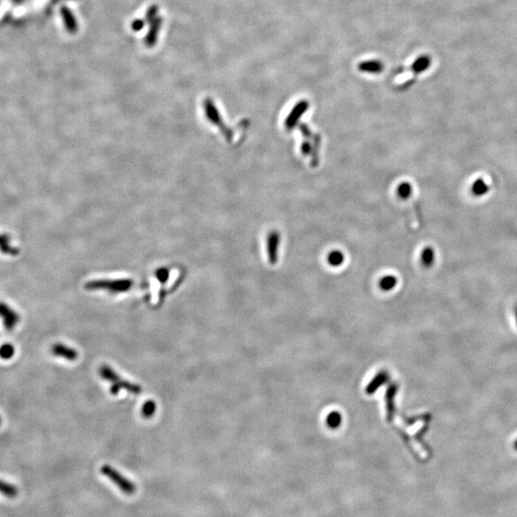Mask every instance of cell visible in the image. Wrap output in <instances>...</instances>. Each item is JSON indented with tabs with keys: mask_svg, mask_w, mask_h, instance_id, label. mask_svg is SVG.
Listing matches in <instances>:
<instances>
[{
	"mask_svg": "<svg viewBox=\"0 0 517 517\" xmlns=\"http://www.w3.org/2000/svg\"><path fill=\"white\" fill-rule=\"evenodd\" d=\"M99 373H100L102 378L110 382V384H111L110 394H112L114 396L120 393L121 389H125L127 392H129L132 395H139L143 391V389L140 385L132 383L129 380L123 379L112 368H110L107 365H102L99 369Z\"/></svg>",
	"mask_w": 517,
	"mask_h": 517,
	"instance_id": "1",
	"label": "cell"
},
{
	"mask_svg": "<svg viewBox=\"0 0 517 517\" xmlns=\"http://www.w3.org/2000/svg\"><path fill=\"white\" fill-rule=\"evenodd\" d=\"M134 282L131 279H97L86 283L87 290H107L110 293H124L133 287Z\"/></svg>",
	"mask_w": 517,
	"mask_h": 517,
	"instance_id": "2",
	"label": "cell"
},
{
	"mask_svg": "<svg viewBox=\"0 0 517 517\" xmlns=\"http://www.w3.org/2000/svg\"><path fill=\"white\" fill-rule=\"evenodd\" d=\"M202 108L204 111L205 119L207 120L209 125H212L220 131V133L226 137L227 141L232 140V131L230 130L227 126L223 124L222 116L220 114L219 109L215 105V102L211 98H206L202 103Z\"/></svg>",
	"mask_w": 517,
	"mask_h": 517,
	"instance_id": "3",
	"label": "cell"
},
{
	"mask_svg": "<svg viewBox=\"0 0 517 517\" xmlns=\"http://www.w3.org/2000/svg\"><path fill=\"white\" fill-rule=\"evenodd\" d=\"M101 472L105 477H107L110 481H112L124 493H126L128 495H131L135 492V490H136L135 485L131 481H129V479L125 478L120 472L115 470L112 466H110L108 465H104L101 467Z\"/></svg>",
	"mask_w": 517,
	"mask_h": 517,
	"instance_id": "4",
	"label": "cell"
},
{
	"mask_svg": "<svg viewBox=\"0 0 517 517\" xmlns=\"http://www.w3.org/2000/svg\"><path fill=\"white\" fill-rule=\"evenodd\" d=\"M0 318L3 326L8 331H11L19 323L20 315L12 309L8 304L0 302Z\"/></svg>",
	"mask_w": 517,
	"mask_h": 517,
	"instance_id": "5",
	"label": "cell"
},
{
	"mask_svg": "<svg viewBox=\"0 0 517 517\" xmlns=\"http://www.w3.org/2000/svg\"><path fill=\"white\" fill-rule=\"evenodd\" d=\"M308 108H309V103L307 101L299 102L293 107V109L290 111V113L286 119L285 125L287 129H292L298 123V121L300 120L302 116L305 114V112L308 110Z\"/></svg>",
	"mask_w": 517,
	"mask_h": 517,
	"instance_id": "6",
	"label": "cell"
},
{
	"mask_svg": "<svg viewBox=\"0 0 517 517\" xmlns=\"http://www.w3.org/2000/svg\"><path fill=\"white\" fill-rule=\"evenodd\" d=\"M51 353L55 357L66 359L68 361H75L79 358L78 352L71 347H68L62 343H56L51 348Z\"/></svg>",
	"mask_w": 517,
	"mask_h": 517,
	"instance_id": "7",
	"label": "cell"
},
{
	"mask_svg": "<svg viewBox=\"0 0 517 517\" xmlns=\"http://www.w3.org/2000/svg\"><path fill=\"white\" fill-rule=\"evenodd\" d=\"M281 243V236L277 231H272L267 236V253L270 263H276L278 259V249Z\"/></svg>",
	"mask_w": 517,
	"mask_h": 517,
	"instance_id": "8",
	"label": "cell"
},
{
	"mask_svg": "<svg viewBox=\"0 0 517 517\" xmlns=\"http://www.w3.org/2000/svg\"><path fill=\"white\" fill-rule=\"evenodd\" d=\"M162 23H163V19L160 16H158L155 21H153L150 24L149 32H148V34L145 37V44L148 47L152 48L157 43L158 36H159V33H160V29H161V26H162Z\"/></svg>",
	"mask_w": 517,
	"mask_h": 517,
	"instance_id": "9",
	"label": "cell"
},
{
	"mask_svg": "<svg viewBox=\"0 0 517 517\" xmlns=\"http://www.w3.org/2000/svg\"><path fill=\"white\" fill-rule=\"evenodd\" d=\"M60 14L64 23V27L66 28L67 32L69 34H76L79 30V25L71 10L68 7H62L60 10Z\"/></svg>",
	"mask_w": 517,
	"mask_h": 517,
	"instance_id": "10",
	"label": "cell"
},
{
	"mask_svg": "<svg viewBox=\"0 0 517 517\" xmlns=\"http://www.w3.org/2000/svg\"><path fill=\"white\" fill-rule=\"evenodd\" d=\"M359 71L378 74L383 70V63L379 60H366L362 61L359 64Z\"/></svg>",
	"mask_w": 517,
	"mask_h": 517,
	"instance_id": "11",
	"label": "cell"
},
{
	"mask_svg": "<svg viewBox=\"0 0 517 517\" xmlns=\"http://www.w3.org/2000/svg\"><path fill=\"white\" fill-rule=\"evenodd\" d=\"M430 65V57L429 56H421V57H417L416 60L413 62V64L411 65L410 69H411V71L415 73L416 75H418V74L427 70Z\"/></svg>",
	"mask_w": 517,
	"mask_h": 517,
	"instance_id": "12",
	"label": "cell"
},
{
	"mask_svg": "<svg viewBox=\"0 0 517 517\" xmlns=\"http://www.w3.org/2000/svg\"><path fill=\"white\" fill-rule=\"evenodd\" d=\"M0 493L8 498H14L18 494V489L13 484L0 480Z\"/></svg>",
	"mask_w": 517,
	"mask_h": 517,
	"instance_id": "13",
	"label": "cell"
},
{
	"mask_svg": "<svg viewBox=\"0 0 517 517\" xmlns=\"http://www.w3.org/2000/svg\"><path fill=\"white\" fill-rule=\"evenodd\" d=\"M488 191H489V187L485 182V180L482 178L476 179L471 187V192L476 197H483L486 194H488Z\"/></svg>",
	"mask_w": 517,
	"mask_h": 517,
	"instance_id": "14",
	"label": "cell"
},
{
	"mask_svg": "<svg viewBox=\"0 0 517 517\" xmlns=\"http://www.w3.org/2000/svg\"><path fill=\"white\" fill-rule=\"evenodd\" d=\"M420 259H421V263L424 267H427V268L431 267L435 261L434 249L432 247H425L421 252Z\"/></svg>",
	"mask_w": 517,
	"mask_h": 517,
	"instance_id": "15",
	"label": "cell"
},
{
	"mask_svg": "<svg viewBox=\"0 0 517 517\" xmlns=\"http://www.w3.org/2000/svg\"><path fill=\"white\" fill-rule=\"evenodd\" d=\"M345 256L340 250H332L328 255V262L333 267H338L344 263Z\"/></svg>",
	"mask_w": 517,
	"mask_h": 517,
	"instance_id": "16",
	"label": "cell"
},
{
	"mask_svg": "<svg viewBox=\"0 0 517 517\" xmlns=\"http://www.w3.org/2000/svg\"><path fill=\"white\" fill-rule=\"evenodd\" d=\"M397 193H398V196L402 199V200H407L409 199L411 196H412V193H413V187L411 185V183L407 182V181H404L402 182L397 189Z\"/></svg>",
	"mask_w": 517,
	"mask_h": 517,
	"instance_id": "17",
	"label": "cell"
},
{
	"mask_svg": "<svg viewBox=\"0 0 517 517\" xmlns=\"http://www.w3.org/2000/svg\"><path fill=\"white\" fill-rule=\"evenodd\" d=\"M398 284V279L393 275H387L383 277L379 282V287L382 290L389 291L392 290L394 287H396Z\"/></svg>",
	"mask_w": 517,
	"mask_h": 517,
	"instance_id": "18",
	"label": "cell"
},
{
	"mask_svg": "<svg viewBox=\"0 0 517 517\" xmlns=\"http://www.w3.org/2000/svg\"><path fill=\"white\" fill-rule=\"evenodd\" d=\"M156 411V404L154 401H148L145 402L141 409V414L145 418H150L155 415Z\"/></svg>",
	"mask_w": 517,
	"mask_h": 517,
	"instance_id": "19",
	"label": "cell"
},
{
	"mask_svg": "<svg viewBox=\"0 0 517 517\" xmlns=\"http://www.w3.org/2000/svg\"><path fill=\"white\" fill-rule=\"evenodd\" d=\"M327 423L330 428H337L342 423V416L339 412H331L327 417Z\"/></svg>",
	"mask_w": 517,
	"mask_h": 517,
	"instance_id": "20",
	"label": "cell"
},
{
	"mask_svg": "<svg viewBox=\"0 0 517 517\" xmlns=\"http://www.w3.org/2000/svg\"><path fill=\"white\" fill-rule=\"evenodd\" d=\"M14 348L12 344H3L0 347V358L4 360H9L14 357Z\"/></svg>",
	"mask_w": 517,
	"mask_h": 517,
	"instance_id": "21",
	"label": "cell"
},
{
	"mask_svg": "<svg viewBox=\"0 0 517 517\" xmlns=\"http://www.w3.org/2000/svg\"><path fill=\"white\" fill-rule=\"evenodd\" d=\"M158 12H159V8H158L157 5H152L151 7H149V9L146 12L145 21H147L149 24H151L159 16Z\"/></svg>",
	"mask_w": 517,
	"mask_h": 517,
	"instance_id": "22",
	"label": "cell"
},
{
	"mask_svg": "<svg viewBox=\"0 0 517 517\" xmlns=\"http://www.w3.org/2000/svg\"><path fill=\"white\" fill-rule=\"evenodd\" d=\"M155 276L156 277V279L160 283H165L169 279L170 270L168 268H166V267H161V268H159L155 272Z\"/></svg>",
	"mask_w": 517,
	"mask_h": 517,
	"instance_id": "23",
	"label": "cell"
},
{
	"mask_svg": "<svg viewBox=\"0 0 517 517\" xmlns=\"http://www.w3.org/2000/svg\"><path fill=\"white\" fill-rule=\"evenodd\" d=\"M145 20L143 19H135L131 22V29L134 31V32H139L140 30H142L145 26Z\"/></svg>",
	"mask_w": 517,
	"mask_h": 517,
	"instance_id": "24",
	"label": "cell"
},
{
	"mask_svg": "<svg viewBox=\"0 0 517 517\" xmlns=\"http://www.w3.org/2000/svg\"><path fill=\"white\" fill-rule=\"evenodd\" d=\"M514 448H515V449L517 451V440L515 442V444H514Z\"/></svg>",
	"mask_w": 517,
	"mask_h": 517,
	"instance_id": "25",
	"label": "cell"
},
{
	"mask_svg": "<svg viewBox=\"0 0 517 517\" xmlns=\"http://www.w3.org/2000/svg\"><path fill=\"white\" fill-rule=\"evenodd\" d=\"M516 316H517V310H516Z\"/></svg>",
	"mask_w": 517,
	"mask_h": 517,
	"instance_id": "26",
	"label": "cell"
},
{
	"mask_svg": "<svg viewBox=\"0 0 517 517\" xmlns=\"http://www.w3.org/2000/svg\"><path fill=\"white\" fill-rule=\"evenodd\" d=\"M0 423H1V417H0Z\"/></svg>",
	"mask_w": 517,
	"mask_h": 517,
	"instance_id": "27",
	"label": "cell"
}]
</instances>
